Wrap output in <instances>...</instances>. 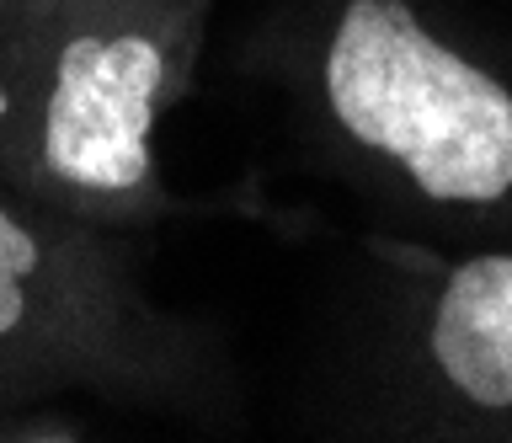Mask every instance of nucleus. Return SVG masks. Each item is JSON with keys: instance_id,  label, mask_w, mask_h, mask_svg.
<instances>
[{"instance_id": "obj_1", "label": "nucleus", "mask_w": 512, "mask_h": 443, "mask_svg": "<svg viewBox=\"0 0 512 443\" xmlns=\"http://www.w3.org/2000/svg\"><path fill=\"white\" fill-rule=\"evenodd\" d=\"M214 0H0V193L102 230L171 198L155 129L192 91Z\"/></svg>"}, {"instance_id": "obj_2", "label": "nucleus", "mask_w": 512, "mask_h": 443, "mask_svg": "<svg viewBox=\"0 0 512 443\" xmlns=\"http://www.w3.org/2000/svg\"><path fill=\"white\" fill-rule=\"evenodd\" d=\"M315 97L336 145L443 214H512V86L443 43L406 0H342Z\"/></svg>"}, {"instance_id": "obj_3", "label": "nucleus", "mask_w": 512, "mask_h": 443, "mask_svg": "<svg viewBox=\"0 0 512 443\" xmlns=\"http://www.w3.org/2000/svg\"><path fill=\"white\" fill-rule=\"evenodd\" d=\"M182 331L134 289L123 230L0 193V406L59 385L166 390Z\"/></svg>"}, {"instance_id": "obj_4", "label": "nucleus", "mask_w": 512, "mask_h": 443, "mask_svg": "<svg viewBox=\"0 0 512 443\" xmlns=\"http://www.w3.org/2000/svg\"><path fill=\"white\" fill-rule=\"evenodd\" d=\"M422 363L459 417L512 427V251L443 267L422 321Z\"/></svg>"}]
</instances>
